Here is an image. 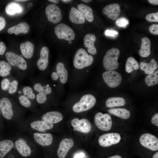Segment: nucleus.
<instances>
[{"instance_id": "obj_1", "label": "nucleus", "mask_w": 158, "mask_h": 158, "mask_svg": "<svg viewBox=\"0 0 158 158\" xmlns=\"http://www.w3.org/2000/svg\"><path fill=\"white\" fill-rule=\"evenodd\" d=\"M119 54V50L115 48L107 51L103 60V66L106 70L113 71L118 68L119 64L117 60Z\"/></svg>"}, {"instance_id": "obj_2", "label": "nucleus", "mask_w": 158, "mask_h": 158, "mask_svg": "<svg viewBox=\"0 0 158 158\" xmlns=\"http://www.w3.org/2000/svg\"><path fill=\"white\" fill-rule=\"evenodd\" d=\"M93 57L89 55L83 48L79 49L76 53L73 59V65L78 69H82L89 66L92 63Z\"/></svg>"}, {"instance_id": "obj_3", "label": "nucleus", "mask_w": 158, "mask_h": 158, "mask_svg": "<svg viewBox=\"0 0 158 158\" xmlns=\"http://www.w3.org/2000/svg\"><path fill=\"white\" fill-rule=\"evenodd\" d=\"M96 99L91 94H87L83 96L80 100L75 104L73 110L76 113H80L87 111L92 107L95 104Z\"/></svg>"}, {"instance_id": "obj_4", "label": "nucleus", "mask_w": 158, "mask_h": 158, "mask_svg": "<svg viewBox=\"0 0 158 158\" xmlns=\"http://www.w3.org/2000/svg\"><path fill=\"white\" fill-rule=\"evenodd\" d=\"M54 32L59 39L70 41L74 40L75 37V34L73 30L63 23L57 25L55 28Z\"/></svg>"}, {"instance_id": "obj_5", "label": "nucleus", "mask_w": 158, "mask_h": 158, "mask_svg": "<svg viewBox=\"0 0 158 158\" xmlns=\"http://www.w3.org/2000/svg\"><path fill=\"white\" fill-rule=\"evenodd\" d=\"M95 123L99 129L104 131H108L111 128L112 121L111 117L107 114H103L98 112L94 118Z\"/></svg>"}, {"instance_id": "obj_6", "label": "nucleus", "mask_w": 158, "mask_h": 158, "mask_svg": "<svg viewBox=\"0 0 158 158\" xmlns=\"http://www.w3.org/2000/svg\"><path fill=\"white\" fill-rule=\"evenodd\" d=\"M102 77L108 86L111 88L118 86L122 80L121 75L118 72L114 71L104 72L102 74Z\"/></svg>"}, {"instance_id": "obj_7", "label": "nucleus", "mask_w": 158, "mask_h": 158, "mask_svg": "<svg viewBox=\"0 0 158 158\" xmlns=\"http://www.w3.org/2000/svg\"><path fill=\"white\" fill-rule=\"evenodd\" d=\"M45 13L48 20L52 23H58L62 19L61 9L54 4H51L48 5L45 9Z\"/></svg>"}, {"instance_id": "obj_8", "label": "nucleus", "mask_w": 158, "mask_h": 158, "mask_svg": "<svg viewBox=\"0 0 158 158\" xmlns=\"http://www.w3.org/2000/svg\"><path fill=\"white\" fill-rule=\"evenodd\" d=\"M139 140L140 144L144 147L153 151L158 150V140L154 135L145 133L140 136Z\"/></svg>"}, {"instance_id": "obj_9", "label": "nucleus", "mask_w": 158, "mask_h": 158, "mask_svg": "<svg viewBox=\"0 0 158 158\" xmlns=\"http://www.w3.org/2000/svg\"><path fill=\"white\" fill-rule=\"evenodd\" d=\"M120 135L117 133L105 134L100 136L98 142L100 146L107 147L118 143L121 139Z\"/></svg>"}, {"instance_id": "obj_10", "label": "nucleus", "mask_w": 158, "mask_h": 158, "mask_svg": "<svg viewBox=\"0 0 158 158\" xmlns=\"http://www.w3.org/2000/svg\"><path fill=\"white\" fill-rule=\"evenodd\" d=\"M6 57L11 65L17 66L23 70L26 69L27 64L26 61L20 56L13 52L8 51L6 53Z\"/></svg>"}, {"instance_id": "obj_11", "label": "nucleus", "mask_w": 158, "mask_h": 158, "mask_svg": "<svg viewBox=\"0 0 158 158\" xmlns=\"http://www.w3.org/2000/svg\"><path fill=\"white\" fill-rule=\"evenodd\" d=\"M71 123L75 131L83 133H87L91 130V123L86 118H83L79 120L78 118H75L71 120Z\"/></svg>"}, {"instance_id": "obj_12", "label": "nucleus", "mask_w": 158, "mask_h": 158, "mask_svg": "<svg viewBox=\"0 0 158 158\" xmlns=\"http://www.w3.org/2000/svg\"><path fill=\"white\" fill-rule=\"evenodd\" d=\"M34 90L38 92L36 97L37 102L39 104H43L47 100L46 95L50 94L51 89L49 86L45 85L43 87L40 83L35 84L34 86Z\"/></svg>"}, {"instance_id": "obj_13", "label": "nucleus", "mask_w": 158, "mask_h": 158, "mask_svg": "<svg viewBox=\"0 0 158 158\" xmlns=\"http://www.w3.org/2000/svg\"><path fill=\"white\" fill-rule=\"evenodd\" d=\"M0 109L4 118L8 120L12 118L13 116L12 104L7 98L3 97L0 100Z\"/></svg>"}, {"instance_id": "obj_14", "label": "nucleus", "mask_w": 158, "mask_h": 158, "mask_svg": "<svg viewBox=\"0 0 158 158\" xmlns=\"http://www.w3.org/2000/svg\"><path fill=\"white\" fill-rule=\"evenodd\" d=\"M121 12L119 5L117 4H113L105 6L103 9V13L107 16V17L112 20L117 19Z\"/></svg>"}, {"instance_id": "obj_15", "label": "nucleus", "mask_w": 158, "mask_h": 158, "mask_svg": "<svg viewBox=\"0 0 158 158\" xmlns=\"http://www.w3.org/2000/svg\"><path fill=\"white\" fill-rule=\"evenodd\" d=\"M73 144V141L71 138H65L63 139L60 143L57 151L59 157H65L68 151L72 147Z\"/></svg>"}, {"instance_id": "obj_16", "label": "nucleus", "mask_w": 158, "mask_h": 158, "mask_svg": "<svg viewBox=\"0 0 158 158\" xmlns=\"http://www.w3.org/2000/svg\"><path fill=\"white\" fill-rule=\"evenodd\" d=\"M15 143L17 151L23 157H26L30 156L31 150L24 140L19 138Z\"/></svg>"}, {"instance_id": "obj_17", "label": "nucleus", "mask_w": 158, "mask_h": 158, "mask_svg": "<svg viewBox=\"0 0 158 158\" xmlns=\"http://www.w3.org/2000/svg\"><path fill=\"white\" fill-rule=\"evenodd\" d=\"M49 49L46 46L43 47L40 51V57L37 62L38 68L40 70L44 71L47 68L48 63Z\"/></svg>"}, {"instance_id": "obj_18", "label": "nucleus", "mask_w": 158, "mask_h": 158, "mask_svg": "<svg viewBox=\"0 0 158 158\" xmlns=\"http://www.w3.org/2000/svg\"><path fill=\"white\" fill-rule=\"evenodd\" d=\"M33 136L35 141L42 146H49L52 142L53 137L50 133H35Z\"/></svg>"}, {"instance_id": "obj_19", "label": "nucleus", "mask_w": 158, "mask_h": 158, "mask_svg": "<svg viewBox=\"0 0 158 158\" xmlns=\"http://www.w3.org/2000/svg\"><path fill=\"white\" fill-rule=\"evenodd\" d=\"M63 118V116L60 112L52 111L44 114L42 117V119L43 121L54 124L60 122L62 120Z\"/></svg>"}, {"instance_id": "obj_20", "label": "nucleus", "mask_w": 158, "mask_h": 158, "mask_svg": "<svg viewBox=\"0 0 158 158\" xmlns=\"http://www.w3.org/2000/svg\"><path fill=\"white\" fill-rule=\"evenodd\" d=\"M96 40L95 35L92 34H87L84 38L85 47L88 48V52L92 55H95L97 53L96 49L94 45Z\"/></svg>"}, {"instance_id": "obj_21", "label": "nucleus", "mask_w": 158, "mask_h": 158, "mask_svg": "<svg viewBox=\"0 0 158 158\" xmlns=\"http://www.w3.org/2000/svg\"><path fill=\"white\" fill-rule=\"evenodd\" d=\"M30 27L28 24L25 22H22L10 28L8 30V33L12 34L13 33L16 35L20 33L26 34L28 32Z\"/></svg>"}, {"instance_id": "obj_22", "label": "nucleus", "mask_w": 158, "mask_h": 158, "mask_svg": "<svg viewBox=\"0 0 158 158\" xmlns=\"http://www.w3.org/2000/svg\"><path fill=\"white\" fill-rule=\"evenodd\" d=\"M69 19L74 23L82 24L84 23L85 19L83 14L74 7L71 8L69 13Z\"/></svg>"}, {"instance_id": "obj_23", "label": "nucleus", "mask_w": 158, "mask_h": 158, "mask_svg": "<svg viewBox=\"0 0 158 158\" xmlns=\"http://www.w3.org/2000/svg\"><path fill=\"white\" fill-rule=\"evenodd\" d=\"M34 45L29 41L22 43L20 45V49L23 55L26 58H31L33 54Z\"/></svg>"}, {"instance_id": "obj_24", "label": "nucleus", "mask_w": 158, "mask_h": 158, "mask_svg": "<svg viewBox=\"0 0 158 158\" xmlns=\"http://www.w3.org/2000/svg\"><path fill=\"white\" fill-rule=\"evenodd\" d=\"M151 42L150 39L146 37L141 39V46L139 51L140 56L142 57L148 56L151 53Z\"/></svg>"}, {"instance_id": "obj_25", "label": "nucleus", "mask_w": 158, "mask_h": 158, "mask_svg": "<svg viewBox=\"0 0 158 158\" xmlns=\"http://www.w3.org/2000/svg\"><path fill=\"white\" fill-rule=\"evenodd\" d=\"M139 67L141 70L144 71L146 74L149 75L154 72L158 68V65L155 60L152 59L149 63L144 62H140Z\"/></svg>"}, {"instance_id": "obj_26", "label": "nucleus", "mask_w": 158, "mask_h": 158, "mask_svg": "<svg viewBox=\"0 0 158 158\" xmlns=\"http://www.w3.org/2000/svg\"><path fill=\"white\" fill-rule=\"evenodd\" d=\"M31 127L35 129L43 131L51 129L54 126L53 124L49 122L42 120L34 121L30 123Z\"/></svg>"}, {"instance_id": "obj_27", "label": "nucleus", "mask_w": 158, "mask_h": 158, "mask_svg": "<svg viewBox=\"0 0 158 158\" xmlns=\"http://www.w3.org/2000/svg\"><path fill=\"white\" fill-rule=\"evenodd\" d=\"M23 9V7L21 5L16 2H12L7 5L5 11L8 15L13 16L22 13Z\"/></svg>"}, {"instance_id": "obj_28", "label": "nucleus", "mask_w": 158, "mask_h": 158, "mask_svg": "<svg viewBox=\"0 0 158 158\" xmlns=\"http://www.w3.org/2000/svg\"><path fill=\"white\" fill-rule=\"evenodd\" d=\"M78 9L83 15L87 21L92 22L94 19L93 12L92 8L89 6L80 4L77 6Z\"/></svg>"}, {"instance_id": "obj_29", "label": "nucleus", "mask_w": 158, "mask_h": 158, "mask_svg": "<svg viewBox=\"0 0 158 158\" xmlns=\"http://www.w3.org/2000/svg\"><path fill=\"white\" fill-rule=\"evenodd\" d=\"M14 146L13 142L10 140H6L0 141V158L4 157Z\"/></svg>"}, {"instance_id": "obj_30", "label": "nucleus", "mask_w": 158, "mask_h": 158, "mask_svg": "<svg viewBox=\"0 0 158 158\" xmlns=\"http://www.w3.org/2000/svg\"><path fill=\"white\" fill-rule=\"evenodd\" d=\"M56 71V74L58 78L59 77L61 83L63 84L66 83L68 79V74L67 71L63 63L60 62L57 64Z\"/></svg>"}, {"instance_id": "obj_31", "label": "nucleus", "mask_w": 158, "mask_h": 158, "mask_svg": "<svg viewBox=\"0 0 158 158\" xmlns=\"http://www.w3.org/2000/svg\"><path fill=\"white\" fill-rule=\"evenodd\" d=\"M108 112L111 114L125 119L128 118L130 115L128 110L123 108L111 109L108 110Z\"/></svg>"}, {"instance_id": "obj_32", "label": "nucleus", "mask_w": 158, "mask_h": 158, "mask_svg": "<svg viewBox=\"0 0 158 158\" xmlns=\"http://www.w3.org/2000/svg\"><path fill=\"white\" fill-rule=\"evenodd\" d=\"M126 104L125 99L121 97H113L109 98L106 101V105L108 108L123 106Z\"/></svg>"}, {"instance_id": "obj_33", "label": "nucleus", "mask_w": 158, "mask_h": 158, "mask_svg": "<svg viewBox=\"0 0 158 158\" xmlns=\"http://www.w3.org/2000/svg\"><path fill=\"white\" fill-rule=\"evenodd\" d=\"M126 71L128 73L132 72L133 70H138L139 65L138 62L133 57L128 58L126 61Z\"/></svg>"}, {"instance_id": "obj_34", "label": "nucleus", "mask_w": 158, "mask_h": 158, "mask_svg": "<svg viewBox=\"0 0 158 158\" xmlns=\"http://www.w3.org/2000/svg\"><path fill=\"white\" fill-rule=\"evenodd\" d=\"M12 67L10 64L4 61H0V76L4 77L9 75Z\"/></svg>"}, {"instance_id": "obj_35", "label": "nucleus", "mask_w": 158, "mask_h": 158, "mask_svg": "<svg viewBox=\"0 0 158 158\" xmlns=\"http://www.w3.org/2000/svg\"><path fill=\"white\" fill-rule=\"evenodd\" d=\"M145 82L148 86H151L158 84V70L147 76L145 78Z\"/></svg>"}, {"instance_id": "obj_36", "label": "nucleus", "mask_w": 158, "mask_h": 158, "mask_svg": "<svg viewBox=\"0 0 158 158\" xmlns=\"http://www.w3.org/2000/svg\"><path fill=\"white\" fill-rule=\"evenodd\" d=\"M116 23L119 27L125 28L129 24V21L126 18L121 17L116 20Z\"/></svg>"}, {"instance_id": "obj_37", "label": "nucleus", "mask_w": 158, "mask_h": 158, "mask_svg": "<svg viewBox=\"0 0 158 158\" xmlns=\"http://www.w3.org/2000/svg\"><path fill=\"white\" fill-rule=\"evenodd\" d=\"M23 93L25 96L31 99L35 98V96L33 93V90L31 87L29 86H26L23 88Z\"/></svg>"}, {"instance_id": "obj_38", "label": "nucleus", "mask_w": 158, "mask_h": 158, "mask_svg": "<svg viewBox=\"0 0 158 158\" xmlns=\"http://www.w3.org/2000/svg\"><path fill=\"white\" fill-rule=\"evenodd\" d=\"M19 100L20 104L25 107H29L31 105V102L29 98L24 95L20 96Z\"/></svg>"}, {"instance_id": "obj_39", "label": "nucleus", "mask_w": 158, "mask_h": 158, "mask_svg": "<svg viewBox=\"0 0 158 158\" xmlns=\"http://www.w3.org/2000/svg\"><path fill=\"white\" fill-rule=\"evenodd\" d=\"M146 20L150 22H158V12L152 13L147 15L145 17Z\"/></svg>"}, {"instance_id": "obj_40", "label": "nucleus", "mask_w": 158, "mask_h": 158, "mask_svg": "<svg viewBox=\"0 0 158 158\" xmlns=\"http://www.w3.org/2000/svg\"><path fill=\"white\" fill-rule=\"evenodd\" d=\"M18 85V83L16 80L13 81L10 83L8 89V92L10 94H13L16 91Z\"/></svg>"}, {"instance_id": "obj_41", "label": "nucleus", "mask_w": 158, "mask_h": 158, "mask_svg": "<svg viewBox=\"0 0 158 158\" xmlns=\"http://www.w3.org/2000/svg\"><path fill=\"white\" fill-rule=\"evenodd\" d=\"M10 83L7 78L3 79L1 82V86L2 89L4 91H6L9 88Z\"/></svg>"}, {"instance_id": "obj_42", "label": "nucleus", "mask_w": 158, "mask_h": 158, "mask_svg": "<svg viewBox=\"0 0 158 158\" xmlns=\"http://www.w3.org/2000/svg\"><path fill=\"white\" fill-rule=\"evenodd\" d=\"M118 34V32L112 29H107L105 31V35L108 37H116Z\"/></svg>"}, {"instance_id": "obj_43", "label": "nucleus", "mask_w": 158, "mask_h": 158, "mask_svg": "<svg viewBox=\"0 0 158 158\" xmlns=\"http://www.w3.org/2000/svg\"><path fill=\"white\" fill-rule=\"evenodd\" d=\"M149 30L150 32L154 35H158V25L153 24L149 27Z\"/></svg>"}, {"instance_id": "obj_44", "label": "nucleus", "mask_w": 158, "mask_h": 158, "mask_svg": "<svg viewBox=\"0 0 158 158\" xmlns=\"http://www.w3.org/2000/svg\"><path fill=\"white\" fill-rule=\"evenodd\" d=\"M151 123L153 125L158 126V114H154L152 118Z\"/></svg>"}, {"instance_id": "obj_45", "label": "nucleus", "mask_w": 158, "mask_h": 158, "mask_svg": "<svg viewBox=\"0 0 158 158\" xmlns=\"http://www.w3.org/2000/svg\"><path fill=\"white\" fill-rule=\"evenodd\" d=\"M6 49V47L4 43L3 42H0V55L4 54Z\"/></svg>"}, {"instance_id": "obj_46", "label": "nucleus", "mask_w": 158, "mask_h": 158, "mask_svg": "<svg viewBox=\"0 0 158 158\" xmlns=\"http://www.w3.org/2000/svg\"><path fill=\"white\" fill-rule=\"evenodd\" d=\"M6 21L3 17L0 16V31L3 30L5 27Z\"/></svg>"}, {"instance_id": "obj_47", "label": "nucleus", "mask_w": 158, "mask_h": 158, "mask_svg": "<svg viewBox=\"0 0 158 158\" xmlns=\"http://www.w3.org/2000/svg\"><path fill=\"white\" fill-rule=\"evenodd\" d=\"M51 78L52 80H57L59 78L58 77L56 72H53L51 74Z\"/></svg>"}, {"instance_id": "obj_48", "label": "nucleus", "mask_w": 158, "mask_h": 158, "mask_svg": "<svg viewBox=\"0 0 158 158\" xmlns=\"http://www.w3.org/2000/svg\"><path fill=\"white\" fill-rule=\"evenodd\" d=\"M148 1L150 4L154 5L158 4V0H148Z\"/></svg>"}, {"instance_id": "obj_49", "label": "nucleus", "mask_w": 158, "mask_h": 158, "mask_svg": "<svg viewBox=\"0 0 158 158\" xmlns=\"http://www.w3.org/2000/svg\"><path fill=\"white\" fill-rule=\"evenodd\" d=\"M84 154L82 153H81L76 155L75 156V158H82Z\"/></svg>"}, {"instance_id": "obj_50", "label": "nucleus", "mask_w": 158, "mask_h": 158, "mask_svg": "<svg viewBox=\"0 0 158 158\" xmlns=\"http://www.w3.org/2000/svg\"><path fill=\"white\" fill-rule=\"evenodd\" d=\"M49 1L55 4H58L59 2V0H48Z\"/></svg>"}, {"instance_id": "obj_51", "label": "nucleus", "mask_w": 158, "mask_h": 158, "mask_svg": "<svg viewBox=\"0 0 158 158\" xmlns=\"http://www.w3.org/2000/svg\"><path fill=\"white\" fill-rule=\"evenodd\" d=\"M108 158H122V157L118 155H116L111 157Z\"/></svg>"}, {"instance_id": "obj_52", "label": "nucleus", "mask_w": 158, "mask_h": 158, "mask_svg": "<svg viewBox=\"0 0 158 158\" xmlns=\"http://www.w3.org/2000/svg\"><path fill=\"white\" fill-rule=\"evenodd\" d=\"M152 158H158V152H157L153 156Z\"/></svg>"}, {"instance_id": "obj_53", "label": "nucleus", "mask_w": 158, "mask_h": 158, "mask_svg": "<svg viewBox=\"0 0 158 158\" xmlns=\"http://www.w3.org/2000/svg\"><path fill=\"white\" fill-rule=\"evenodd\" d=\"M62 2L64 3H68L72 1V0H61Z\"/></svg>"}, {"instance_id": "obj_54", "label": "nucleus", "mask_w": 158, "mask_h": 158, "mask_svg": "<svg viewBox=\"0 0 158 158\" xmlns=\"http://www.w3.org/2000/svg\"><path fill=\"white\" fill-rule=\"evenodd\" d=\"M82 1H83L85 3H88L91 1V0H82Z\"/></svg>"}, {"instance_id": "obj_55", "label": "nucleus", "mask_w": 158, "mask_h": 158, "mask_svg": "<svg viewBox=\"0 0 158 158\" xmlns=\"http://www.w3.org/2000/svg\"><path fill=\"white\" fill-rule=\"evenodd\" d=\"M15 1H18V2H24L27 1V0H14Z\"/></svg>"}, {"instance_id": "obj_56", "label": "nucleus", "mask_w": 158, "mask_h": 158, "mask_svg": "<svg viewBox=\"0 0 158 158\" xmlns=\"http://www.w3.org/2000/svg\"><path fill=\"white\" fill-rule=\"evenodd\" d=\"M69 43L70 44H71V42L70 41H69Z\"/></svg>"}, {"instance_id": "obj_57", "label": "nucleus", "mask_w": 158, "mask_h": 158, "mask_svg": "<svg viewBox=\"0 0 158 158\" xmlns=\"http://www.w3.org/2000/svg\"><path fill=\"white\" fill-rule=\"evenodd\" d=\"M54 85V86H55V85Z\"/></svg>"}, {"instance_id": "obj_58", "label": "nucleus", "mask_w": 158, "mask_h": 158, "mask_svg": "<svg viewBox=\"0 0 158 158\" xmlns=\"http://www.w3.org/2000/svg\"><path fill=\"white\" fill-rule=\"evenodd\" d=\"M0 113H1V111H0Z\"/></svg>"}]
</instances>
